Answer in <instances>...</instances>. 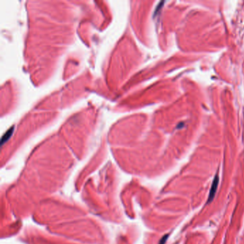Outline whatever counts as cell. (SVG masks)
I'll return each mask as SVG.
<instances>
[{"label": "cell", "instance_id": "2", "mask_svg": "<svg viewBox=\"0 0 244 244\" xmlns=\"http://www.w3.org/2000/svg\"><path fill=\"white\" fill-rule=\"evenodd\" d=\"M13 130H14V128H11V129L10 130V131H7V133H5V135H4V136H3L2 140H1V143L3 144L4 142H5V141H7V140H8L9 138H10L11 135L12 134V132H13Z\"/></svg>", "mask_w": 244, "mask_h": 244}, {"label": "cell", "instance_id": "1", "mask_svg": "<svg viewBox=\"0 0 244 244\" xmlns=\"http://www.w3.org/2000/svg\"><path fill=\"white\" fill-rule=\"evenodd\" d=\"M218 182H219V177L218 175H216L214 179H213V181L212 183V185H211V191H210L209 193V196H208V199L207 203H210L211 201L213 200L214 198L215 195H216L217 189H218Z\"/></svg>", "mask_w": 244, "mask_h": 244}, {"label": "cell", "instance_id": "3", "mask_svg": "<svg viewBox=\"0 0 244 244\" xmlns=\"http://www.w3.org/2000/svg\"><path fill=\"white\" fill-rule=\"evenodd\" d=\"M168 235H166V236H163V237H162V238L161 239V241H160V244H164L165 243V242L166 241V240H167V238H168Z\"/></svg>", "mask_w": 244, "mask_h": 244}]
</instances>
